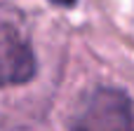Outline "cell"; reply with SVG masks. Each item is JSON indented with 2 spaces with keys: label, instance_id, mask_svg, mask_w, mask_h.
<instances>
[{
  "label": "cell",
  "instance_id": "6da1fadb",
  "mask_svg": "<svg viewBox=\"0 0 134 131\" xmlns=\"http://www.w3.org/2000/svg\"><path fill=\"white\" fill-rule=\"evenodd\" d=\"M71 131H134V105L118 87H94L75 105Z\"/></svg>",
  "mask_w": 134,
  "mask_h": 131
},
{
  "label": "cell",
  "instance_id": "7a4b0ae2",
  "mask_svg": "<svg viewBox=\"0 0 134 131\" xmlns=\"http://www.w3.org/2000/svg\"><path fill=\"white\" fill-rule=\"evenodd\" d=\"M35 70L38 61L28 40L12 21H2V84H26L35 77Z\"/></svg>",
  "mask_w": 134,
  "mask_h": 131
},
{
  "label": "cell",
  "instance_id": "3957f363",
  "mask_svg": "<svg viewBox=\"0 0 134 131\" xmlns=\"http://www.w3.org/2000/svg\"><path fill=\"white\" fill-rule=\"evenodd\" d=\"M52 5H59V7H73L78 0H49Z\"/></svg>",
  "mask_w": 134,
  "mask_h": 131
}]
</instances>
